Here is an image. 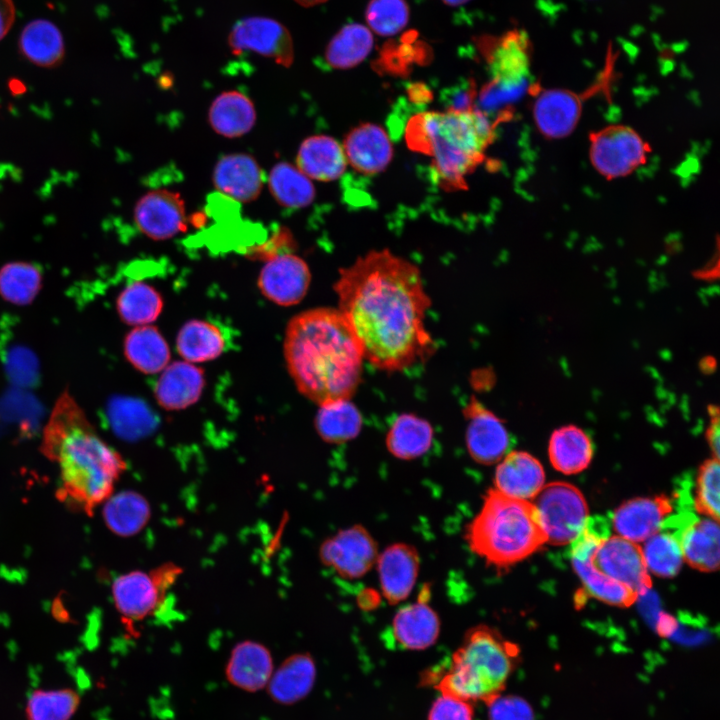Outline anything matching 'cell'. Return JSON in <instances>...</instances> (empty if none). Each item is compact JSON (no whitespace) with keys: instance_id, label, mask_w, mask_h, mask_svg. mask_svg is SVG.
<instances>
[{"instance_id":"1","label":"cell","mask_w":720,"mask_h":720,"mask_svg":"<svg viewBox=\"0 0 720 720\" xmlns=\"http://www.w3.org/2000/svg\"><path fill=\"white\" fill-rule=\"evenodd\" d=\"M338 309L376 369L397 372L428 360L436 343L425 326L431 307L419 268L388 249L340 270Z\"/></svg>"},{"instance_id":"2","label":"cell","mask_w":720,"mask_h":720,"mask_svg":"<svg viewBox=\"0 0 720 720\" xmlns=\"http://www.w3.org/2000/svg\"><path fill=\"white\" fill-rule=\"evenodd\" d=\"M284 357L298 391L312 402L350 399L362 377V346L338 308L317 307L288 323Z\"/></svg>"},{"instance_id":"3","label":"cell","mask_w":720,"mask_h":720,"mask_svg":"<svg viewBox=\"0 0 720 720\" xmlns=\"http://www.w3.org/2000/svg\"><path fill=\"white\" fill-rule=\"evenodd\" d=\"M41 451L58 466L57 498L87 515L113 494L126 469L121 455L102 440L67 391L57 399L48 419Z\"/></svg>"},{"instance_id":"4","label":"cell","mask_w":720,"mask_h":720,"mask_svg":"<svg viewBox=\"0 0 720 720\" xmlns=\"http://www.w3.org/2000/svg\"><path fill=\"white\" fill-rule=\"evenodd\" d=\"M496 125L473 106L426 111L409 120L406 139L411 149L432 159L443 188L464 189L466 176L484 161L495 138Z\"/></svg>"},{"instance_id":"5","label":"cell","mask_w":720,"mask_h":720,"mask_svg":"<svg viewBox=\"0 0 720 720\" xmlns=\"http://www.w3.org/2000/svg\"><path fill=\"white\" fill-rule=\"evenodd\" d=\"M520 663V648L486 625L464 635L446 665L426 672L424 685H434L440 694L486 704L502 694Z\"/></svg>"},{"instance_id":"6","label":"cell","mask_w":720,"mask_h":720,"mask_svg":"<svg viewBox=\"0 0 720 720\" xmlns=\"http://www.w3.org/2000/svg\"><path fill=\"white\" fill-rule=\"evenodd\" d=\"M465 539L473 553L497 568L516 564L547 543L533 503L495 488L487 491Z\"/></svg>"},{"instance_id":"7","label":"cell","mask_w":720,"mask_h":720,"mask_svg":"<svg viewBox=\"0 0 720 720\" xmlns=\"http://www.w3.org/2000/svg\"><path fill=\"white\" fill-rule=\"evenodd\" d=\"M182 573L180 566L166 562L149 571H130L114 580L113 602L128 632L134 633L136 623L157 612Z\"/></svg>"},{"instance_id":"8","label":"cell","mask_w":720,"mask_h":720,"mask_svg":"<svg viewBox=\"0 0 720 720\" xmlns=\"http://www.w3.org/2000/svg\"><path fill=\"white\" fill-rule=\"evenodd\" d=\"M651 146L633 127L614 123L593 130L588 136L592 168L606 180L626 178L643 167Z\"/></svg>"},{"instance_id":"9","label":"cell","mask_w":720,"mask_h":720,"mask_svg":"<svg viewBox=\"0 0 720 720\" xmlns=\"http://www.w3.org/2000/svg\"><path fill=\"white\" fill-rule=\"evenodd\" d=\"M611 72V65H607L598 82L583 93L566 88L531 86V113L537 132L548 140L569 137L579 125L586 98L608 88Z\"/></svg>"},{"instance_id":"10","label":"cell","mask_w":720,"mask_h":720,"mask_svg":"<svg viewBox=\"0 0 720 720\" xmlns=\"http://www.w3.org/2000/svg\"><path fill=\"white\" fill-rule=\"evenodd\" d=\"M547 543L571 544L583 531L589 518L581 491L566 482L544 485L532 501Z\"/></svg>"},{"instance_id":"11","label":"cell","mask_w":720,"mask_h":720,"mask_svg":"<svg viewBox=\"0 0 720 720\" xmlns=\"http://www.w3.org/2000/svg\"><path fill=\"white\" fill-rule=\"evenodd\" d=\"M480 47L493 76L483 91L484 97L513 96L527 86L532 46L524 31L511 30L499 37H485Z\"/></svg>"},{"instance_id":"12","label":"cell","mask_w":720,"mask_h":720,"mask_svg":"<svg viewBox=\"0 0 720 720\" xmlns=\"http://www.w3.org/2000/svg\"><path fill=\"white\" fill-rule=\"evenodd\" d=\"M609 535L605 519H588L583 531L570 544L572 565L592 597L613 606L629 607L638 599V594L600 572L592 562L596 547Z\"/></svg>"},{"instance_id":"13","label":"cell","mask_w":720,"mask_h":720,"mask_svg":"<svg viewBox=\"0 0 720 720\" xmlns=\"http://www.w3.org/2000/svg\"><path fill=\"white\" fill-rule=\"evenodd\" d=\"M378 555L374 538L361 525L338 531L319 549L321 562L345 579L364 576L376 564Z\"/></svg>"},{"instance_id":"14","label":"cell","mask_w":720,"mask_h":720,"mask_svg":"<svg viewBox=\"0 0 720 720\" xmlns=\"http://www.w3.org/2000/svg\"><path fill=\"white\" fill-rule=\"evenodd\" d=\"M592 562L603 574L640 595L652 587L642 547L618 535H609L596 547Z\"/></svg>"},{"instance_id":"15","label":"cell","mask_w":720,"mask_h":720,"mask_svg":"<svg viewBox=\"0 0 720 720\" xmlns=\"http://www.w3.org/2000/svg\"><path fill=\"white\" fill-rule=\"evenodd\" d=\"M228 43L234 53L252 51L289 67L294 59L292 37L280 22L267 17H248L238 21Z\"/></svg>"},{"instance_id":"16","label":"cell","mask_w":720,"mask_h":720,"mask_svg":"<svg viewBox=\"0 0 720 720\" xmlns=\"http://www.w3.org/2000/svg\"><path fill=\"white\" fill-rule=\"evenodd\" d=\"M667 518L663 524L678 538L684 561L702 572H713L719 568L718 521L711 518H697L686 513Z\"/></svg>"},{"instance_id":"17","label":"cell","mask_w":720,"mask_h":720,"mask_svg":"<svg viewBox=\"0 0 720 720\" xmlns=\"http://www.w3.org/2000/svg\"><path fill=\"white\" fill-rule=\"evenodd\" d=\"M468 422L465 443L471 458L483 465L498 463L511 444L503 420L487 409L474 396L463 409Z\"/></svg>"},{"instance_id":"18","label":"cell","mask_w":720,"mask_h":720,"mask_svg":"<svg viewBox=\"0 0 720 720\" xmlns=\"http://www.w3.org/2000/svg\"><path fill=\"white\" fill-rule=\"evenodd\" d=\"M310 282L311 274L306 262L289 252L273 255L258 277L261 293L281 306L299 303L305 297Z\"/></svg>"},{"instance_id":"19","label":"cell","mask_w":720,"mask_h":720,"mask_svg":"<svg viewBox=\"0 0 720 720\" xmlns=\"http://www.w3.org/2000/svg\"><path fill=\"white\" fill-rule=\"evenodd\" d=\"M134 218L139 230L154 240L172 238L187 227L184 200L167 189L143 195L136 203Z\"/></svg>"},{"instance_id":"20","label":"cell","mask_w":720,"mask_h":720,"mask_svg":"<svg viewBox=\"0 0 720 720\" xmlns=\"http://www.w3.org/2000/svg\"><path fill=\"white\" fill-rule=\"evenodd\" d=\"M672 510V501L665 495L637 497L615 510L612 526L616 535L641 543L660 531Z\"/></svg>"},{"instance_id":"21","label":"cell","mask_w":720,"mask_h":720,"mask_svg":"<svg viewBox=\"0 0 720 720\" xmlns=\"http://www.w3.org/2000/svg\"><path fill=\"white\" fill-rule=\"evenodd\" d=\"M342 147L347 163L364 175L380 173L393 157L389 136L381 126L373 123H362L351 129Z\"/></svg>"},{"instance_id":"22","label":"cell","mask_w":720,"mask_h":720,"mask_svg":"<svg viewBox=\"0 0 720 720\" xmlns=\"http://www.w3.org/2000/svg\"><path fill=\"white\" fill-rule=\"evenodd\" d=\"M376 563L384 598L390 604L405 600L418 577L419 556L416 549L405 543L392 544L378 555Z\"/></svg>"},{"instance_id":"23","label":"cell","mask_w":720,"mask_h":720,"mask_svg":"<svg viewBox=\"0 0 720 720\" xmlns=\"http://www.w3.org/2000/svg\"><path fill=\"white\" fill-rule=\"evenodd\" d=\"M545 483L544 469L533 455L525 451L507 453L495 470V489L521 500H533Z\"/></svg>"},{"instance_id":"24","label":"cell","mask_w":720,"mask_h":720,"mask_svg":"<svg viewBox=\"0 0 720 720\" xmlns=\"http://www.w3.org/2000/svg\"><path fill=\"white\" fill-rule=\"evenodd\" d=\"M213 183L218 191L246 203L259 196L264 176L254 157L245 153H232L216 163Z\"/></svg>"},{"instance_id":"25","label":"cell","mask_w":720,"mask_h":720,"mask_svg":"<svg viewBox=\"0 0 720 720\" xmlns=\"http://www.w3.org/2000/svg\"><path fill=\"white\" fill-rule=\"evenodd\" d=\"M225 673L232 685L248 692L259 691L266 687L273 673L271 653L259 642H239L231 651Z\"/></svg>"},{"instance_id":"26","label":"cell","mask_w":720,"mask_h":720,"mask_svg":"<svg viewBox=\"0 0 720 720\" xmlns=\"http://www.w3.org/2000/svg\"><path fill=\"white\" fill-rule=\"evenodd\" d=\"M426 593V592H425ZM400 608L392 621V633L398 644L409 650L432 646L440 634V620L425 599Z\"/></svg>"},{"instance_id":"27","label":"cell","mask_w":720,"mask_h":720,"mask_svg":"<svg viewBox=\"0 0 720 720\" xmlns=\"http://www.w3.org/2000/svg\"><path fill=\"white\" fill-rule=\"evenodd\" d=\"M204 384V373L200 368L187 361H178L163 369L154 394L162 408L180 410L199 399Z\"/></svg>"},{"instance_id":"28","label":"cell","mask_w":720,"mask_h":720,"mask_svg":"<svg viewBox=\"0 0 720 720\" xmlns=\"http://www.w3.org/2000/svg\"><path fill=\"white\" fill-rule=\"evenodd\" d=\"M296 162L308 178L323 182L340 178L348 164L343 147L327 135L306 138L298 149Z\"/></svg>"},{"instance_id":"29","label":"cell","mask_w":720,"mask_h":720,"mask_svg":"<svg viewBox=\"0 0 720 720\" xmlns=\"http://www.w3.org/2000/svg\"><path fill=\"white\" fill-rule=\"evenodd\" d=\"M316 679V665L307 653H297L286 658L273 671L267 685V692L273 701L291 705L306 697Z\"/></svg>"},{"instance_id":"30","label":"cell","mask_w":720,"mask_h":720,"mask_svg":"<svg viewBox=\"0 0 720 720\" xmlns=\"http://www.w3.org/2000/svg\"><path fill=\"white\" fill-rule=\"evenodd\" d=\"M209 123L219 135L235 138L247 134L256 122L253 102L239 91H225L212 102Z\"/></svg>"},{"instance_id":"31","label":"cell","mask_w":720,"mask_h":720,"mask_svg":"<svg viewBox=\"0 0 720 720\" xmlns=\"http://www.w3.org/2000/svg\"><path fill=\"white\" fill-rule=\"evenodd\" d=\"M548 454L557 471L567 475L577 474L589 466L593 457V445L582 429L566 425L552 433Z\"/></svg>"},{"instance_id":"32","label":"cell","mask_w":720,"mask_h":720,"mask_svg":"<svg viewBox=\"0 0 720 720\" xmlns=\"http://www.w3.org/2000/svg\"><path fill=\"white\" fill-rule=\"evenodd\" d=\"M107 528L117 536L130 537L138 534L151 518L148 500L133 490L112 494L103 508Z\"/></svg>"},{"instance_id":"33","label":"cell","mask_w":720,"mask_h":720,"mask_svg":"<svg viewBox=\"0 0 720 720\" xmlns=\"http://www.w3.org/2000/svg\"><path fill=\"white\" fill-rule=\"evenodd\" d=\"M19 49L32 64L54 67L64 57V39L59 28L46 19L30 21L21 31Z\"/></svg>"},{"instance_id":"34","label":"cell","mask_w":720,"mask_h":720,"mask_svg":"<svg viewBox=\"0 0 720 720\" xmlns=\"http://www.w3.org/2000/svg\"><path fill=\"white\" fill-rule=\"evenodd\" d=\"M433 436L434 430L427 420L405 413L394 420L387 432L385 444L392 456L412 460L428 452Z\"/></svg>"},{"instance_id":"35","label":"cell","mask_w":720,"mask_h":720,"mask_svg":"<svg viewBox=\"0 0 720 720\" xmlns=\"http://www.w3.org/2000/svg\"><path fill=\"white\" fill-rule=\"evenodd\" d=\"M128 361L145 374L162 371L170 360V350L157 328L150 325L131 330L124 341Z\"/></svg>"},{"instance_id":"36","label":"cell","mask_w":720,"mask_h":720,"mask_svg":"<svg viewBox=\"0 0 720 720\" xmlns=\"http://www.w3.org/2000/svg\"><path fill=\"white\" fill-rule=\"evenodd\" d=\"M314 423L322 440L340 444L360 433L362 415L350 399H339L319 405Z\"/></svg>"},{"instance_id":"37","label":"cell","mask_w":720,"mask_h":720,"mask_svg":"<svg viewBox=\"0 0 720 720\" xmlns=\"http://www.w3.org/2000/svg\"><path fill=\"white\" fill-rule=\"evenodd\" d=\"M176 347L187 362H205L223 352L225 339L215 325L203 320H190L180 329Z\"/></svg>"},{"instance_id":"38","label":"cell","mask_w":720,"mask_h":720,"mask_svg":"<svg viewBox=\"0 0 720 720\" xmlns=\"http://www.w3.org/2000/svg\"><path fill=\"white\" fill-rule=\"evenodd\" d=\"M373 47L371 30L361 24L343 26L330 40L325 51L329 66L349 69L360 64Z\"/></svg>"},{"instance_id":"39","label":"cell","mask_w":720,"mask_h":720,"mask_svg":"<svg viewBox=\"0 0 720 720\" xmlns=\"http://www.w3.org/2000/svg\"><path fill=\"white\" fill-rule=\"evenodd\" d=\"M268 185L274 199L286 208L306 207L315 197L310 178L290 163L274 165L268 176Z\"/></svg>"},{"instance_id":"40","label":"cell","mask_w":720,"mask_h":720,"mask_svg":"<svg viewBox=\"0 0 720 720\" xmlns=\"http://www.w3.org/2000/svg\"><path fill=\"white\" fill-rule=\"evenodd\" d=\"M163 301L160 293L143 282L126 286L117 298V311L129 325H149L160 315Z\"/></svg>"},{"instance_id":"41","label":"cell","mask_w":720,"mask_h":720,"mask_svg":"<svg viewBox=\"0 0 720 720\" xmlns=\"http://www.w3.org/2000/svg\"><path fill=\"white\" fill-rule=\"evenodd\" d=\"M80 705V695L71 688L38 689L25 706L27 720H70Z\"/></svg>"},{"instance_id":"42","label":"cell","mask_w":720,"mask_h":720,"mask_svg":"<svg viewBox=\"0 0 720 720\" xmlns=\"http://www.w3.org/2000/svg\"><path fill=\"white\" fill-rule=\"evenodd\" d=\"M642 552L648 571L658 577L675 576L684 561L678 538L664 528L644 541Z\"/></svg>"},{"instance_id":"43","label":"cell","mask_w":720,"mask_h":720,"mask_svg":"<svg viewBox=\"0 0 720 720\" xmlns=\"http://www.w3.org/2000/svg\"><path fill=\"white\" fill-rule=\"evenodd\" d=\"M41 272L27 262H11L0 269V295L12 304L26 305L37 296Z\"/></svg>"},{"instance_id":"44","label":"cell","mask_w":720,"mask_h":720,"mask_svg":"<svg viewBox=\"0 0 720 720\" xmlns=\"http://www.w3.org/2000/svg\"><path fill=\"white\" fill-rule=\"evenodd\" d=\"M114 430L123 438L135 439L151 431L153 420L146 407L133 400L120 399L110 405Z\"/></svg>"},{"instance_id":"45","label":"cell","mask_w":720,"mask_h":720,"mask_svg":"<svg viewBox=\"0 0 720 720\" xmlns=\"http://www.w3.org/2000/svg\"><path fill=\"white\" fill-rule=\"evenodd\" d=\"M409 20V7L405 0H370L366 21L370 30L381 36L400 32Z\"/></svg>"},{"instance_id":"46","label":"cell","mask_w":720,"mask_h":720,"mask_svg":"<svg viewBox=\"0 0 720 720\" xmlns=\"http://www.w3.org/2000/svg\"><path fill=\"white\" fill-rule=\"evenodd\" d=\"M719 459L706 460L696 477L694 507L699 514L719 521Z\"/></svg>"},{"instance_id":"47","label":"cell","mask_w":720,"mask_h":720,"mask_svg":"<svg viewBox=\"0 0 720 720\" xmlns=\"http://www.w3.org/2000/svg\"><path fill=\"white\" fill-rule=\"evenodd\" d=\"M487 705L488 720H535L532 707L519 696L500 694Z\"/></svg>"},{"instance_id":"48","label":"cell","mask_w":720,"mask_h":720,"mask_svg":"<svg viewBox=\"0 0 720 720\" xmlns=\"http://www.w3.org/2000/svg\"><path fill=\"white\" fill-rule=\"evenodd\" d=\"M428 720H474L472 702L440 694L429 710Z\"/></svg>"},{"instance_id":"49","label":"cell","mask_w":720,"mask_h":720,"mask_svg":"<svg viewBox=\"0 0 720 720\" xmlns=\"http://www.w3.org/2000/svg\"><path fill=\"white\" fill-rule=\"evenodd\" d=\"M709 425L706 430V440L712 451L713 458L719 459L720 448V428H719V409L717 406H709Z\"/></svg>"},{"instance_id":"50","label":"cell","mask_w":720,"mask_h":720,"mask_svg":"<svg viewBox=\"0 0 720 720\" xmlns=\"http://www.w3.org/2000/svg\"><path fill=\"white\" fill-rule=\"evenodd\" d=\"M16 17V8L12 0H0V41L10 31Z\"/></svg>"},{"instance_id":"51","label":"cell","mask_w":720,"mask_h":720,"mask_svg":"<svg viewBox=\"0 0 720 720\" xmlns=\"http://www.w3.org/2000/svg\"><path fill=\"white\" fill-rule=\"evenodd\" d=\"M298 4L304 6V7H310L317 4H321L327 0H295Z\"/></svg>"},{"instance_id":"52","label":"cell","mask_w":720,"mask_h":720,"mask_svg":"<svg viewBox=\"0 0 720 720\" xmlns=\"http://www.w3.org/2000/svg\"><path fill=\"white\" fill-rule=\"evenodd\" d=\"M445 4L450 6H458L464 4L470 0H442Z\"/></svg>"}]
</instances>
